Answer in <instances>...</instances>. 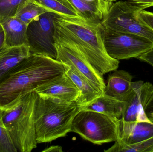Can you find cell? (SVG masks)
<instances>
[{
	"label": "cell",
	"instance_id": "8992f818",
	"mask_svg": "<svg viewBox=\"0 0 153 152\" xmlns=\"http://www.w3.org/2000/svg\"><path fill=\"white\" fill-rule=\"evenodd\" d=\"M143 10V7L129 1H119L112 4L101 23L106 30L135 34L153 43V31L138 17Z\"/></svg>",
	"mask_w": 153,
	"mask_h": 152
},
{
	"label": "cell",
	"instance_id": "d4e9b609",
	"mask_svg": "<svg viewBox=\"0 0 153 152\" xmlns=\"http://www.w3.org/2000/svg\"><path fill=\"white\" fill-rule=\"evenodd\" d=\"M137 59L148 63L153 67V46L146 52L138 57Z\"/></svg>",
	"mask_w": 153,
	"mask_h": 152
},
{
	"label": "cell",
	"instance_id": "7402d4cb",
	"mask_svg": "<svg viewBox=\"0 0 153 152\" xmlns=\"http://www.w3.org/2000/svg\"><path fill=\"white\" fill-rule=\"evenodd\" d=\"M46 12L45 9L31 1L22 7L15 17L28 26L32 21Z\"/></svg>",
	"mask_w": 153,
	"mask_h": 152
},
{
	"label": "cell",
	"instance_id": "9c48e42d",
	"mask_svg": "<svg viewBox=\"0 0 153 152\" xmlns=\"http://www.w3.org/2000/svg\"><path fill=\"white\" fill-rule=\"evenodd\" d=\"M57 51L56 59L63 64L74 67L104 94L106 84L103 75L94 68L72 42L54 37Z\"/></svg>",
	"mask_w": 153,
	"mask_h": 152
},
{
	"label": "cell",
	"instance_id": "cb8c5ba5",
	"mask_svg": "<svg viewBox=\"0 0 153 152\" xmlns=\"http://www.w3.org/2000/svg\"><path fill=\"white\" fill-rule=\"evenodd\" d=\"M138 17L145 25L153 31V12L143 10L139 12Z\"/></svg>",
	"mask_w": 153,
	"mask_h": 152
},
{
	"label": "cell",
	"instance_id": "9a60e30c",
	"mask_svg": "<svg viewBox=\"0 0 153 152\" xmlns=\"http://www.w3.org/2000/svg\"><path fill=\"white\" fill-rule=\"evenodd\" d=\"M87 21L101 22L112 2L107 0H68Z\"/></svg>",
	"mask_w": 153,
	"mask_h": 152
},
{
	"label": "cell",
	"instance_id": "4fadbf2b",
	"mask_svg": "<svg viewBox=\"0 0 153 152\" xmlns=\"http://www.w3.org/2000/svg\"><path fill=\"white\" fill-rule=\"evenodd\" d=\"M151 122H126L120 119L118 139L127 144L140 142L153 136V120Z\"/></svg>",
	"mask_w": 153,
	"mask_h": 152
},
{
	"label": "cell",
	"instance_id": "7a4b0ae2",
	"mask_svg": "<svg viewBox=\"0 0 153 152\" xmlns=\"http://www.w3.org/2000/svg\"><path fill=\"white\" fill-rule=\"evenodd\" d=\"M54 21V37L74 43L101 74L117 70L119 61L111 58L107 52L101 22L73 20L57 15Z\"/></svg>",
	"mask_w": 153,
	"mask_h": 152
},
{
	"label": "cell",
	"instance_id": "6da1fadb",
	"mask_svg": "<svg viewBox=\"0 0 153 152\" xmlns=\"http://www.w3.org/2000/svg\"><path fill=\"white\" fill-rule=\"evenodd\" d=\"M65 72L63 64L57 60L41 54H30L0 83V109Z\"/></svg>",
	"mask_w": 153,
	"mask_h": 152
},
{
	"label": "cell",
	"instance_id": "277c9868",
	"mask_svg": "<svg viewBox=\"0 0 153 152\" xmlns=\"http://www.w3.org/2000/svg\"><path fill=\"white\" fill-rule=\"evenodd\" d=\"M35 91L20 96L1 109L2 121L18 152H30L37 147L35 129Z\"/></svg>",
	"mask_w": 153,
	"mask_h": 152
},
{
	"label": "cell",
	"instance_id": "5b68a950",
	"mask_svg": "<svg viewBox=\"0 0 153 152\" xmlns=\"http://www.w3.org/2000/svg\"><path fill=\"white\" fill-rule=\"evenodd\" d=\"M120 120L100 112L81 109L74 119L71 132L98 145L115 142L119 137Z\"/></svg>",
	"mask_w": 153,
	"mask_h": 152
},
{
	"label": "cell",
	"instance_id": "5bb4252c",
	"mask_svg": "<svg viewBox=\"0 0 153 152\" xmlns=\"http://www.w3.org/2000/svg\"><path fill=\"white\" fill-rule=\"evenodd\" d=\"M133 76L124 70H115L109 75L104 94L125 102L132 87Z\"/></svg>",
	"mask_w": 153,
	"mask_h": 152
},
{
	"label": "cell",
	"instance_id": "83f0119b",
	"mask_svg": "<svg viewBox=\"0 0 153 152\" xmlns=\"http://www.w3.org/2000/svg\"><path fill=\"white\" fill-rule=\"evenodd\" d=\"M43 152H63L62 147L59 145H53L48 148H45L42 151Z\"/></svg>",
	"mask_w": 153,
	"mask_h": 152
},
{
	"label": "cell",
	"instance_id": "8fae6325",
	"mask_svg": "<svg viewBox=\"0 0 153 152\" xmlns=\"http://www.w3.org/2000/svg\"><path fill=\"white\" fill-rule=\"evenodd\" d=\"M35 92L40 95L70 103L76 102L80 94L79 89L65 72L45 83Z\"/></svg>",
	"mask_w": 153,
	"mask_h": 152
},
{
	"label": "cell",
	"instance_id": "52a82bcc",
	"mask_svg": "<svg viewBox=\"0 0 153 152\" xmlns=\"http://www.w3.org/2000/svg\"><path fill=\"white\" fill-rule=\"evenodd\" d=\"M103 40L108 54L115 59L136 58L153 46L149 39L135 34L115 32L103 28Z\"/></svg>",
	"mask_w": 153,
	"mask_h": 152
},
{
	"label": "cell",
	"instance_id": "ba28073f",
	"mask_svg": "<svg viewBox=\"0 0 153 152\" xmlns=\"http://www.w3.org/2000/svg\"><path fill=\"white\" fill-rule=\"evenodd\" d=\"M56 14L46 12L32 21L27 26V45L31 54H41L56 59L55 45V17Z\"/></svg>",
	"mask_w": 153,
	"mask_h": 152
},
{
	"label": "cell",
	"instance_id": "4316f807",
	"mask_svg": "<svg viewBox=\"0 0 153 152\" xmlns=\"http://www.w3.org/2000/svg\"><path fill=\"white\" fill-rule=\"evenodd\" d=\"M145 111L148 117L150 114L153 112V93L145 108Z\"/></svg>",
	"mask_w": 153,
	"mask_h": 152
},
{
	"label": "cell",
	"instance_id": "f546056e",
	"mask_svg": "<svg viewBox=\"0 0 153 152\" xmlns=\"http://www.w3.org/2000/svg\"><path fill=\"white\" fill-rule=\"evenodd\" d=\"M148 117H149L150 119L153 120V113H151V114H150V115L148 116Z\"/></svg>",
	"mask_w": 153,
	"mask_h": 152
},
{
	"label": "cell",
	"instance_id": "2e32d148",
	"mask_svg": "<svg viewBox=\"0 0 153 152\" xmlns=\"http://www.w3.org/2000/svg\"><path fill=\"white\" fill-rule=\"evenodd\" d=\"M0 23L4 31V46L27 45V25L15 17L4 19Z\"/></svg>",
	"mask_w": 153,
	"mask_h": 152
},
{
	"label": "cell",
	"instance_id": "3957f363",
	"mask_svg": "<svg viewBox=\"0 0 153 152\" xmlns=\"http://www.w3.org/2000/svg\"><path fill=\"white\" fill-rule=\"evenodd\" d=\"M80 110L76 102H67L37 94L35 112L37 143L65 136L71 131L74 119Z\"/></svg>",
	"mask_w": 153,
	"mask_h": 152
},
{
	"label": "cell",
	"instance_id": "30bf717a",
	"mask_svg": "<svg viewBox=\"0 0 153 152\" xmlns=\"http://www.w3.org/2000/svg\"><path fill=\"white\" fill-rule=\"evenodd\" d=\"M153 93V84L143 80L133 82L132 87L125 102V109L120 119L126 122H151L145 108Z\"/></svg>",
	"mask_w": 153,
	"mask_h": 152
},
{
	"label": "cell",
	"instance_id": "f1b7e54d",
	"mask_svg": "<svg viewBox=\"0 0 153 152\" xmlns=\"http://www.w3.org/2000/svg\"><path fill=\"white\" fill-rule=\"evenodd\" d=\"M4 39L5 36L4 31L0 23V50L4 46Z\"/></svg>",
	"mask_w": 153,
	"mask_h": 152
},
{
	"label": "cell",
	"instance_id": "7c38bea8",
	"mask_svg": "<svg viewBox=\"0 0 153 152\" xmlns=\"http://www.w3.org/2000/svg\"><path fill=\"white\" fill-rule=\"evenodd\" d=\"M63 64L65 74L72 80L80 91V95L76 102L80 107L90 103L104 94L74 67L67 64Z\"/></svg>",
	"mask_w": 153,
	"mask_h": 152
},
{
	"label": "cell",
	"instance_id": "ac0fdd59",
	"mask_svg": "<svg viewBox=\"0 0 153 152\" xmlns=\"http://www.w3.org/2000/svg\"><path fill=\"white\" fill-rule=\"evenodd\" d=\"M29 47L23 45L4 46L0 50V83L20 62L30 55Z\"/></svg>",
	"mask_w": 153,
	"mask_h": 152
},
{
	"label": "cell",
	"instance_id": "44dd1931",
	"mask_svg": "<svg viewBox=\"0 0 153 152\" xmlns=\"http://www.w3.org/2000/svg\"><path fill=\"white\" fill-rule=\"evenodd\" d=\"M32 0H0V21L14 17L19 11Z\"/></svg>",
	"mask_w": 153,
	"mask_h": 152
},
{
	"label": "cell",
	"instance_id": "ffe728a7",
	"mask_svg": "<svg viewBox=\"0 0 153 152\" xmlns=\"http://www.w3.org/2000/svg\"><path fill=\"white\" fill-rule=\"evenodd\" d=\"M105 152H153V136L140 142L128 145L118 139Z\"/></svg>",
	"mask_w": 153,
	"mask_h": 152
},
{
	"label": "cell",
	"instance_id": "603a6c76",
	"mask_svg": "<svg viewBox=\"0 0 153 152\" xmlns=\"http://www.w3.org/2000/svg\"><path fill=\"white\" fill-rule=\"evenodd\" d=\"M2 121L0 109V152H17Z\"/></svg>",
	"mask_w": 153,
	"mask_h": 152
},
{
	"label": "cell",
	"instance_id": "4dcf8cb0",
	"mask_svg": "<svg viewBox=\"0 0 153 152\" xmlns=\"http://www.w3.org/2000/svg\"><path fill=\"white\" fill-rule=\"evenodd\" d=\"M107 1H109L110 2H112L117 1V0H107Z\"/></svg>",
	"mask_w": 153,
	"mask_h": 152
},
{
	"label": "cell",
	"instance_id": "d6986e66",
	"mask_svg": "<svg viewBox=\"0 0 153 152\" xmlns=\"http://www.w3.org/2000/svg\"><path fill=\"white\" fill-rule=\"evenodd\" d=\"M47 11L54 12L65 18L87 21L68 0H32Z\"/></svg>",
	"mask_w": 153,
	"mask_h": 152
},
{
	"label": "cell",
	"instance_id": "484cf974",
	"mask_svg": "<svg viewBox=\"0 0 153 152\" xmlns=\"http://www.w3.org/2000/svg\"><path fill=\"white\" fill-rule=\"evenodd\" d=\"M130 2L135 4L140 5L144 9L153 6V0H128Z\"/></svg>",
	"mask_w": 153,
	"mask_h": 152
},
{
	"label": "cell",
	"instance_id": "e0dca14e",
	"mask_svg": "<svg viewBox=\"0 0 153 152\" xmlns=\"http://www.w3.org/2000/svg\"><path fill=\"white\" fill-rule=\"evenodd\" d=\"M126 102L104 94L90 103L80 107L81 110L92 111L120 119L125 109Z\"/></svg>",
	"mask_w": 153,
	"mask_h": 152
}]
</instances>
